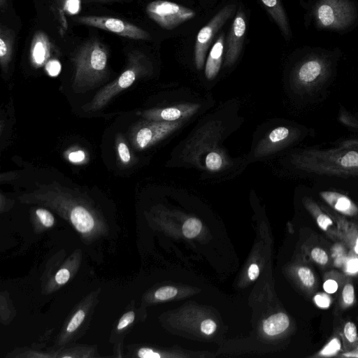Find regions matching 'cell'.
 Returning <instances> with one entry per match:
<instances>
[{
    "label": "cell",
    "mask_w": 358,
    "mask_h": 358,
    "mask_svg": "<svg viewBox=\"0 0 358 358\" xmlns=\"http://www.w3.org/2000/svg\"><path fill=\"white\" fill-rule=\"evenodd\" d=\"M199 103H180L165 108L145 110L142 116L148 120L174 122L183 120L193 115L199 108Z\"/></svg>",
    "instance_id": "obj_12"
},
{
    "label": "cell",
    "mask_w": 358,
    "mask_h": 358,
    "mask_svg": "<svg viewBox=\"0 0 358 358\" xmlns=\"http://www.w3.org/2000/svg\"><path fill=\"white\" fill-rule=\"evenodd\" d=\"M323 289L327 293L333 294L338 289V283L333 279H328L324 282Z\"/></svg>",
    "instance_id": "obj_40"
},
{
    "label": "cell",
    "mask_w": 358,
    "mask_h": 358,
    "mask_svg": "<svg viewBox=\"0 0 358 358\" xmlns=\"http://www.w3.org/2000/svg\"><path fill=\"white\" fill-rule=\"evenodd\" d=\"M338 121L349 130L358 132V117L348 111L343 106L339 105Z\"/></svg>",
    "instance_id": "obj_23"
},
{
    "label": "cell",
    "mask_w": 358,
    "mask_h": 358,
    "mask_svg": "<svg viewBox=\"0 0 358 358\" xmlns=\"http://www.w3.org/2000/svg\"><path fill=\"white\" fill-rule=\"evenodd\" d=\"M182 124V120L166 122L145 120L138 122L131 131L132 145L137 150L146 149L168 136Z\"/></svg>",
    "instance_id": "obj_7"
},
{
    "label": "cell",
    "mask_w": 358,
    "mask_h": 358,
    "mask_svg": "<svg viewBox=\"0 0 358 358\" xmlns=\"http://www.w3.org/2000/svg\"><path fill=\"white\" fill-rule=\"evenodd\" d=\"M259 273V269L256 264H252L248 268V276L250 280H255Z\"/></svg>",
    "instance_id": "obj_43"
},
{
    "label": "cell",
    "mask_w": 358,
    "mask_h": 358,
    "mask_svg": "<svg viewBox=\"0 0 358 358\" xmlns=\"http://www.w3.org/2000/svg\"><path fill=\"white\" fill-rule=\"evenodd\" d=\"M357 116L358 117V113L357 114Z\"/></svg>",
    "instance_id": "obj_48"
},
{
    "label": "cell",
    "mask_w": 358,
    "mask_h": 358,
    "mask_svg": "<svg viewBox=\"0 0 358 358\" xmlns=\"http://www.w3.org/2000/svg\"><path fill=\"white\" fill-rule=\"evenodd\" d=\"M342 356L347 357H358V346L350 352H344Z\"/></svg>",
    "instance_id": "obj_44"
},
{
    "label": "cell",
    "mask_w": 358,
    "mask_h": 358,
    "mask_svg": "<svg viewBox=\"0 0 358 358\" xmlns=\"http://www.w3.org/2000/svg\"><path fill=\"white\" fill-rule=\"evenodd\" d=\"M178 290L172 286H165L157 289L155 296L159 300H166L176 295Z\"/></svg>",
    "instance_id": "obj_30"
},
{
    "label": "cell",
    "mask_w": 358,
    "mask_h": 358,
    "mask_svg": "<svg viewBox=\"0 0 358 358\" xmlns=\"http://www.w3.org/2000/svg\"><path fill=\"white\" fill-rule=\"evenodd\" d=\"M246 31L245 13L238 10L231 25L225 45L224 66H231L238 58L244 43Z\"/></svg>",
    "instance_id": "obj_10"
},
{
    "label": "cell",
    "mask_w": 358,
    "mask_h": 358,
    "mask_svg": "<svg viewBox=\"0 0 358 358\" xmlns=\"http://www.w3.org/2000/svg\"><path fill=\"white\" fill-rule=\"evenodd\" d=\"M68 158L71 162L78 163L85 159V154L83 150H76L70 152Z\"/></svg>",
    "instance_id": "obj_42"
},
{
    "label": "cell",
    "mask_w": 358,
    "mask_h": 358,
    "mask_svg": "<svg viewBox=\"0 0 358 358\" xmlns=\"http://www.w3.org/2000/svg\"><path fill=\"white\" fill-rule=\"evenodd\" d=\"M224 48V34H221L213 45L205 64V76L208 80L215 78L221 67Z\"/></svg>",
    "instance_id": "obj_18"
},
{
    "label": "cell",
    "mask_w": 358,
    "mask_h": 358,
    "mask_svg": "<svg viewBox=\"0 0 358 358\" xmlns=\"http://www.w3.org/2000/svg\"><path fill=\"white\" fill-rule=\"evenodd\" d=\"M138 355L141 358H159L160 355L157 352H154L151 349L149 348H141L139 350L138 352Z\"/></svg>",
    "instance_id": "obj_41"
},
{
    "label": "cell",
    "mask_w": 358,
    "mask_h": 358,
    "mask_svg": "<svg viewBox=\"0 0 358 358\" xmlns=\"http://www.w3.org/2000/svg\"><path fill=\"white\" fill-rule=\"evenodd\" d=\"M151 63L141 52H131L127 57V66L115 80L102 88L86 105L85 110L96 111L105 106L115 95L129 87L138 78L148 75Z\"/></svg>",
    "instance_id": "obj_5"
},
{
    "label": "cell",
    "mask_w": 358,
    "mask_h": 358,
    "mask_svg": "<svg viewBox=\"0 0 358 358\" xmlns=\"http://www.w3.org/2000/svg\"><path fill=\"white\" fill-rule=\"evenodd\" d=\"M320 195L338 213L345 216L358 217V206L348 196L334 191H322Z\"/></svg>",
    "instance_id": "obj_15"
},
{
    "label": "cell",
    "mask_w": 358,
    "mask_h": 358,
    "mask_svg": "<svg viewBox=\"0 0 358 358\" xmlns=\"http://www.w3.org/2000/svg\"><path fill=\"white\" fill-rule=\"evenodd\" d=\"M46 70L49 75L55 76L60 71V64L57 61L51 60L46 64Z\"/></svg>",
    "instance_id": "obj_38"
},
{
    "label": "cell",
    "mask_w": 358,
    "mask_h": 358,
    "mask_svg": "<svg viewBox=\"0 0 358 358\" xmlns=\"http://www.w3.org/2000/svg\"><path fill=\"white\" fill-rule=\"evenodd\" d=\"M53 45L45 33L38 31L34 35L30 47V59L32 65L40 68L50 59Z\"/></svg>",
    "instance_id": "obj_13"
},
{
    "label": "cell",
    "mask_w": 358,
    "mask_h": 358,
    "mask_svg": "<svg viewBox=\"0 0 358 358\" xmlns=\"http://www.w3.org/2000/svg\"><path fill=\"white\" fill-rule=\"evenodd\" d=\"M312 259L318 264L325 265L328 263L329 256L325 250L320 248H314L310 252Z\"/></svg>",
    "instance_id": "obj_31"
},
{
    "label": "cell",
    "mask_w": 358,
    "mask_h": 358,
    "mask_svg": "<svg viewBox=\"0 0 358 358\" xmlns=\"http://www.w3.org/2000/svg\"><path fill=\"white\" fill-rule=\"evenodd\" d=\"M304 25L340 35L358 27L357 0H300Z\"/></svg>",
    "instance_id": "obj_3"
},
{
    "label": "cell",
    "mask_w": 358,
    "mask_h": 358,
    "mask_svg": "<svg viewBox=\"0 0 358 358\" xmlns=\"http://www.w3.org/2000/svg\"><path fill=\"white\" fill-rule=\"evenodd\" d=\"M89 1L93 2H99V3H108V2H113V1H120L124 0H87Z\"/></svg>",
    "instance_id": "obj_46"
},
{
    "label": "cell",
    "mask_w": 358,
    "mask_h": 358,
    "mask_svg": "<svg viewBox=\"0 0 358 358\" xmlns=\"http://www.w3.org/2000/svg\"><path fill=\"white\" fill-rule=\"evenodd\" d=\"M342 301L345 306H351L355 301V289L350 283H347L343 288Z\"/></svg>",
    "instance_id": "obj_29"
},
{
    "label": "cell",
    "mask_w": 358,
    "mask_h": 358,
    "mask_svg": "<svg viewBox=\"0 0 358 358\" xmlns=\"http://www.w3.org/2000/svg\"><path fill=\"white\" fill-rule=\"evenodd\" d=\"M201 222L196 218H189L182 226V233L187 238H192L198 235L201 229Z\"/></svg>",
    "instance_id": "obj_25"
},
{
    "label": "cell",
    "mask_w": 358,
    "mask_h": 358,
    "mask_svg": "<svg viewBox=\"0 0 358 358\" xmlns=\"http://www.w3.org/2000/svg\"><path fill=\"white\" fill-rule=\"evenodd\" d=\"M291 162L310 175L358 178V138L340 140L334 148L301 150L292 155Z\"/></svg>",
    "instance_id": "obj_2"
},
{
    "label": "cell",
    "mask_w": 358,
    "mask_h": 358,
    "mask_svg": "<svg viewBox=\"0 0 358 358\" xmlns=\"http://www.w3.org/2000/svg\"><path fill=\"white\" fill-rule=\"evenodd\" d=\"M315 303L321 308H327L331 304L330 297L324 293H319L313 298Z\"/></svg>",
    "instance_id": "obj_34"
},
{
    "label": "cell",
    "mask_w": 358,
    "mask_h": 358,
    "mask_svg": "<svg viewBox=\"0 0 358 358\" xmlns=\"http://www.w3.org/2000/svg\"><path fill=\"white\" fill-rule=\"evenodd\" d=\"M345 352H350L358 346V334L355 324L352 322H348L342 334Z\"/></svg>",
    "instance_id": "obj_22"
},
{
    "label": "cell",
    "mask_w": 358,
    "mask_h": 358,
    "mask_svg": "<svg viewBox=\"0 0 358 358\" xmlns=\"http://www.w3.org/2000/svg\"><path fill=\"white\" fill-rule=\"evenodd\" d=\"M235 10L236 6L233 3L224 6L198 32L194 45V63L197 70L203 68L212 41L220 29L232 17Z\"/></svg>",
    "instance_id": "obj_8"
},
{
    "label": "cell",
    "mask_w": 358,
    "mask_h": 358,
    "mask_svg": "<svg viewBox=\"0 0 358 358\" xmlns=\"http://www.w3.org/2000/svg\"><path fill=\"white\" fill-rule=\"evenodd\" d=\"M36 214L44 226L48 227L52 226L54 223V217L48 210L43 208H38L36 210Z\"/></svg>",
    "instance_id": "obj_32"
},
{
    "label": "cell",
    "mask_w": 358,
    "mask_h": 358,
    "mask_svg": "<svg viewBox=\"0 0 358 358\" xmlns=\"http://www.w3.org/2000/svg\"><path fill=\"white\" fill-rule=\"evenodd\" d=\"M148 17L162 28L172 30L186 21L194 18V10L166 0H155L145 8Z\"/></svg>",
    "instance_id": "obj_6"
},
{
    "label": "cell",
    "mask_w": 358,
    "mask_h": 358,
    "mask_svg": "<svg viewBox=\"0 0 358 358\" xmlns=\"http://www.w3.org/2000/svg\"><path fill=\"white\" fill-rule=\"evenodd\" d=\"M342 56L343 51L339 47H303L294 55L289 70L291 90L310 101L319 96L336 78Z\"/></svg>",
    "instance_id": "obj_1"
},
{
    "label": "cell",
    "mask_w": 358,
    "mask_h": 358,
    "mask_svg": "<svg viewBox=\"0 0 358 358\" xmlns=\"http://www.w3.org/2000/svg\"><path fill=\"white\" fill-rule=\"evenodd\" d=\"M301 136L296 128L280 126L273 129L263 139L256 150V156H262L282 149L294 142Z\"/></svg>",
    "instance_id": "obj_11"
},
{
    "label": "cell",
    "mask_w": 358,
    "mask_h": 358,
    "mask_svg": "<svg viewBox=\"0 0 358 358\" xmlns=\"http://www.w3.org/2000/svg\"><path fill=\"white\" fill-rule=\"evenodd\" d=\"M85 317V313L83 310H79L69 322L66 330L69 332L75 331L81 324Z\"/></svg>",
    "instance_id": "obj_33"
},
{
    "label": "cell",
    "mask_w": 358,
    "mask_h": 358,
    "mask_svg": "<svg viewBox=\"0 0 358 358\" xmlns=\"http://www.w3.org/2000/svg\"><path fill=\"white\" fill-rule=\"evenodd\" d=\"M79 24L101 29L135 40H148L150 36L142 28L127 21L109 16L80 15L74 18Z\"/></svg>",
    "instance_id": "obj_9"
},
{
    "label": "cell",
    "mask_w": 358,
    "mask_h": 358,
    "mask_svg": "<svg viewBox=\"0 0 358 358\" xmlns=\"http://www.w3.org/2000/svg\"><path fill=\"white\" fill-rule=\"evenodd\" d=\"M108 50L98 39L87 41L74 52L72 87L81 92L96 87L108 76Z\"/></svg>",
    "instance_id": "obj_4"
},
{
    "label": "cell",
    "mask_w": 358,
    "mask_h": 358,
    "mask_svg": "<svg viewBox=\"0 0 358 358\" xmlns=\"http://www.w3.org/2000/svg\"><path fill=\"white\" fill-rule=\"evenodd\" d=\"M70 277L69 271L66 268L60 269L55 275V280L58 284H64Z\"/></svg>",
    "instance_id": "obj_39"
},
{
    "label": "cell",
    "mask_w": 358,
    "mask_h": 358,
    "mask_svg": "<svg viewBox=\"0 0 358 358\" xmlns=\"http://www.w3.org/2000/svg\"><path fill=\"white\" fill-rule=\"evenodd\" d=\"M345 271L350 274L358 273V255L350 257L345 263Z\"/></svg>",
    "instance_id": "obj_35"
},
{
    "label": "cell",
    "mask_w": 358,
    "mask_h": 358,
    "mask_svg": "<svg viewBox=\"0 0 358 358\" xmlns=\"http://www.w3.org/2000/svg\"><path fill=\"white\" fill-rule=\"evenodd\" d=\"M205 166L211 171H217L223 166V158L217 151H211L207 154L205 158Z\"/></svg>",
    "instance_id": "obj_26"
},
{
    "label": "cell",
    "mask_w": 358,
    "mask_h": 358,
    "mask_svg": "<svg viewBox=\"0 0 358 358\" xmlns=\"http://www.w3.org/2000/svg\"><path fill=\"white\" fill-rule=\"evenodd\" d=\"M341 349L340 340L335 337L332 338L324 348L317 353L318 357H331L336 355Z\"/></svg>",
    "instance_id": "obj_27"
},
{
    "label": "cell",
    "mask_w": 358,
    "mask_h": 358,
    "mask_svg": "<svg viewBox=\"0 0 358 358\" xmlns=\"http://www.w3.org/2000/svg\"><path fill=\"white\" fill-rule=\"evenodd\" d=\"M289 325V320L287 315L283 313H279L265 320L263 329L268 335L275 336L285 331Z\"/></svg>",
    "instance_id": "obj_21"
},
{
    "label": "cell",
    "mask_w": 358,
    "mask_h": 358,
    "mask_svg": "<svg viewBox=\"0 0 358 358\" xmlns=\"http://www.w3.org/2000/svg\"><path fill=\"white\" fill-rule=\"evenodd\" d=\"M6 6V0H0V7L3 10Z\"/></svg>",
    "instance_id": "obj_47"
},
{
    "label": "cell",
    "mask_w": 358,
    "mask_h": 358,
    "mask_svg": "<svg viewBox=\"0 0 358 358\" xmlns=\"http://www.w3.org/2000/svg\"><path fill=\"white\" fill-rule=\"evenodd\" d=\"M57 7L62 9L66 3V0H55Z\"/></svg>",
    "instance_id": "obj_45"
},
{
    "label": "cell",
    "mask_w": 358,
    "mask_h": 358,
    "mask_svg": "<svg viewBox=\"0 0 358 358\" xmlns=\"http://www.w3.org/2000/svg\"><path fill=\"white\" fill-rule=\"evenodd\" d=\"M71 222L80 232L90 231L94 227V219L90 213L82 206H74L70 213Z\"/></svg>",
    "instance_id": "obj_20"
},
{
    "label": "cell",
    "mask_w": 358,
    "mask_h": 358,
    "mask_svg": "<svg viewBox=\"0 0 358 358\" xmlns=\"http://www.w3.org/2000/svg\"><path fill=\"white\" fill-rule=\"evenodd\" d=\"M134 320V313L132 311L128 312L123 315L119 321L117 329L119 330L124 328L129 324H131Z\"/></svg>",
    "instance_id": "obj_37"
},
{
    "label": "cell",
    "mask_w": 358,
    "mask_h": 358,
    "mask_svg": "<svg viewBox=\"0 0 358 358\" xmlns=\"http://www.w3.org/2000/svg\"><path fill=\"white\" fill-rule=\"evenodd\" d=\"M304 206L316 221L318 227L325 231L333 240H339L336 222L331 215L327 214L311 198L307 197L303 200Z\"/></svg>",
    "instance_id": "obj_14"
},
{
    "label": "cell",
    "mask_w": 358,
    "mask_h": 358,
    "mask_svg": "<svg viewBox=\"0 0 358 358\" xmlns=\"http://www.w3.org/2000/svg\"><path fill=\"white\" fill-rule=\"evenodd\" d=\"M14 40L13 31L1 26L0 28V64L4 71L7 70L12 58Z\"/></svg>",
    "instance_id": "obj_19"
},
{
    "label": "cell",
    "mask_w": 358,
    "mask_h": 358,
    "mask_svg": "<svg viewBox=\"0 0 358 358\" xmlns=\"http://www.w3.org/2000/svg\"><path fill=\"white\" fill-rule=\"evenodd\" d=\"M336 222L339 241L344 243L354 254L358 255V224L350 222L335 214H330Z\"/></svg>",
    "instance_id": "obj_17"
},
{
    "label": "cell",
    "mask_w": 358,
    "mask_h": 358,
    "mask_svg": "<svg viewBox=\"0 0 358 358\" xmlns=\"http://www.w3.org/2000/svg\"><path fill=\"white\" fill-rule=\"evenodd\" d=\"M297 275L301 283L307 289H312L315 285V277L311 269L307 266H300L297 269Z\"/></svg>",
    "instance_id": "obj_24"
},
{
    "label": "cell",
    "mask_w": 358,
    "mask_h": 358,
    "mask_svg": "<svg viewBox=\"0 0 358 358\" xmlns=\"http://www.w3.org/2000/svg\"><path fill=\"white\" fill-rule=\"evenodd\" d=\"M287 41L292 38L289 21L280 0H260Z\"/></svg>",
    "instance_id": "obj_16"
},
{
    "label": "cell",
    "mask_w": 358,
    "mask_h": 358,
    "mask_svg": "<svg viewBox=\"0 0 358 358\" xmlns=\"http://www.w3.org/2000/svg\"><path fill=\"white\" fill-rule=\"evenodd\" d=\"M216 324L212 320L208 319L203 320L201 324V330L203 333L206 334H211L216 329Z\"/></svg>",
    "instance_id": "obj_36"
},
{
    "label": "cell",
    "mask_w": 358,
    "mask_h": 358,
    "mask_svg": "<svg viewBox=\"0 0 358 358\" xmlns=\"http://www.w3.org/2000/svg\"><path fill=\"white\" fill-rule=\"evenodd\" d=\"M116 148L121 163L123 164H129L131 161V153L124 139L118 138L116 143Z\"/></svg>",
    "instance_id": "obj_28"
}]
</instances>
